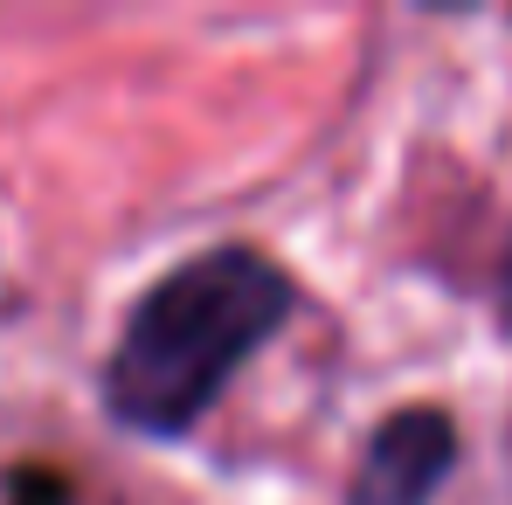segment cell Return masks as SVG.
<instances>
[{
    "instance_id": "obj_1",
    "label": "cell",
    "mask_w": 512,
    "mask_h": 505,
    "mask_svg": "<svg viewBox=\"0 0 512 505\" xmlns=\"http://www.w3.org/2000/svg\"><path fill=\"white\" fill-rule=\"evenodd\" d=\"M291 277L256 250H208L167 270L125 319L104 367L111 416L139 436H187L291 312Z\"/></svg>"
},
{
    "instance_id": "obj_2",
    "label": "cell",
    "mask_w": 512,
    "mask_h": 505,
    "mask_svg": "<svg viewBox=\"0 0 512 505\" xmlns=\"http://www.w3.org/2000/svg\"><path fill=\"white\" fill-rule=\"evenodd\" d=\"M457 464V429L443 409H395L367 436L360 464H353V485L346 505H429L443 471Z\"/></svg>"
},
{
    "instance_id": "obj_3",
    "label": "cell",
    "mask_w": 512,
    "mask_h": 505,
    "mask_svg": "<svg viewBox=\"0 0 512 505\" xmlns=\"http://www.w3.org/2000/svg\"><path fill=\"white\" fill-rule=\"evenodd\" d=\"M499 312H506V326H512V250H506V270H499Z\"/></svg>"
}]
</instances>
